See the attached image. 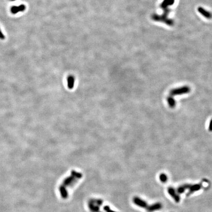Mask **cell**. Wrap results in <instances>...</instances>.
Returning a JSON list of instances; mask_svg holds the SVG:
<instances>
[{
  "label": "cell",
  "mask_w": 212,
  "mask_h": 212,
  "mask_svg": "<svg viewBox=\"0 0 212 212\" xmlns=\"http://www.w3.org/2000/svg\"><path fill=\"white\" fill-rule=\"evenodd\" d=\"M174 3V0H164L161 5V7L164 9V13L162 14V16H160L157 15H154L152 16V19L157 21H162V22L168 24L169 26H172L173 25V21L171 20H168L167 18V14L169 12L168 7L173 5Z\"/></svg>",
  "instance_id": "obj_1"
},
{
  "label": "cell",
  "mask_w": 212,
  "mask_h": 212,
  "mask_svg": "<svg viewBox=\"0 0 212 212\" xmlns=\"http://www.w3.org/2000/svg\"><path fill=\"white\" fill-rule=\"evenodd\" d=\"M191 88L188 86H183L182 87L176 88L171 89L170 91V95L171 96H177L181 95L183 94H187L190 93Z\"/></svg>",
  "instance_id": "obj_2"
},
{
  "label": "cell",
  "mask_w": 212,
  "mask_h": 212,
  "mask_svg": "<svg viewBox=\"0 0 212 212\" xmlns=\"http://www.w3.org/2000/svg\"><path fill=\"white\" fill-rule=\"evenodd\" d=\"M26 7L24 5H20L16 6L14 5L11 7L10 8V12L13 14H16L19 12L24 11L26 9Z\"/></svg>",
  "instance_id": "obj_3"
},
{
  "label": "cell",
  "mask_w": 212,
  "mask_h": 212,
  "mask_svg": "<svg viewBox=\"0 0 212 212\" xmlns=\"http://www.w3.org/2000/svg\"><path fill=\"white\" fill-rule=\"evenodd\" d=\"M77 181V179L74 176H70L65 178L63 180V185L64 186H71Z\"/></svg>",
  "instance_id": "obj_4"
},
{
  "label": "cell",
  "mask_w": 212,
  "mask_h": 212,
  "mask_svg": "<svg viewBox=\"0 0 212 212\" xmlns=\"http://www.w3.org/2000/svg\"><path fill=\"white\" fill-rule=\"evenodd\" d=\"M88 207L91 212H100L99 206L94 202V200H91L89 201L88 203Z\"/></svg>",
  "instance_id": "obj_5"
},
{
  "label": "cell",
  "mask_w": 212,
  "mask_h": 212,
  "mask_svg": "<svg viewBox=\"0 0 212 212\" xmlns=\"http://www.w3.org/2000/svg\"><path fill=\"white\" fill-rule=\"evenodd\" d=\"M198 11L204 17H205L207 19H211L212 18V14L210 12L208 11L207 10L204 9L202 7H199L198 8Z\"/></svg>",
  "instance_id": "obj_6"
},
{
  "label": "cell",
  "mask_w": 212,
  "mask_h": 212,
  "mask_svg": "<svg viewBox=\"0 0 212 212\" xmlns=\"http://www.w3.org/2000/svg\"><path fill=\"white\" fill-rule=\"evenodd\" d=\"M60 195H61L62 198L63 199H66L68 197V193L66 189L65 188V186L64 185H61L59 187Z\"/></svg>",
  "instance_id": "obj_7"
},
{
  "label": "cell",
  "mask_w": 212,
  "mask_h": 212,
  "mask_svg": "<svg viewBox=\"0 0 212 212\" xmlns=\"http://www.w3.org/2000/svg\"><path fill=\"white\" fill-rule=\"evenodd\" d=\"M167 102L169 107L171 108H174L175 107L176 105V101L172 96H169L167 98Z\"/></svg>",
  "instance_id": "obj_8"
},
{
  "label": "cell",
  "mask_w": 212,
  "mask_h": 212,
  "mask_svg": "<svg viewBox=\"0 0 212 212\" xmlns=\"http://www.w3.org/2000/svg\"><path fill=\"white\" fill-rule=\"evenodd\" d=\"M74 82H75V78L73 76H70L67 78V85L69 89H72L74 86Z\"/></svg>",
  "instance_id": "obj_9"
},
{
  "label": "cell",
  "mask_w": 212,
  "mask_h": 212,
  "mask_svg": "<svg viewBox=\"0 0 212 212\" xmlns=\"http://www.w3.org/2000/svg\"><path fill=\"white\" fill-rule=\"evenodd\" d=\"M71 175L74 176L75 178H76L77 179H81L82 178L83 175L80 172H78L77 171L75 170H72L71 171Z\"/></svg>",
  "instance_id": "obj_10"
},
{
  "label": "cell",
  "mask_w": 212,
  "mask_h": 212,
  "mask_svg": "<svg viewBox=\"0 0 212 212\" xmlns=\"http://www.w3.org/2000/svg\"><path fill=\"white\" fill-rule=\"evenodd\" d=\"M104 210L106 211L107 212H114V211H113L111 210V209L109 208V207L108 206H105L104 207Z\"/></svg>",
  "instance_id": "obj_11"
},
{
  "label": "cell",
  "mask_w": 212,
  "mask_h": 212,
  "mask_svg": "<svg viewBox=\"0 0 212 212\" xmlns=\"http://www.w3.org/2000/svg\"><path fill=\"white\" fill-rule=\"evenodd\" d=\"M0 39L1 40H4L5 39V36L3 34V33L2 32V31H1V29H0Z\"/></svg>",
  "instance_id": "obj_12"
},
{
  "label": "cell",
  "mask_w": 212,
  "mask_h": 212,
  "mask_svg": "<svg viewBox=\"0 0 212 212\" xmlns=\"http://www.w3.org/2000/svg\"><path fill=\"white\" fill-rule=\"evenodd\" d=\"M209 130L211 132H212V119L211 120L210 124H209Z\"/></svg>",
  "instance_id": "obj_13"
},
{
  "label": "cell",
  "mask_w": 212,
  "mask_h": 212,
  "mask_svg": "<svg viewBox=\"0 0 212 212\" xmlns=\"http://www.w3.org/2000/svg\"><path fill=\"white\" fill-rule=\"evenodd\" d=\"M166 176H161V180H162V181H166Z\"/></svg>",
  "instance_id": "obj_14"
},
{
  "label": "cell",
  "mask_w": 212,
  "mask_h": 212,
  "mask_svg": "<svg viewBox=\"0 0 212 212\" xmlns=\"http://www.w3.org/2000/svg\"><path fill=\"white\" fill-rule=\"evenodd\" d=\"M10 1H12V2H14V1H15L16 0H9Z\"/></svg>",
  "instance_id": "obj_15"
}]
</instances>
